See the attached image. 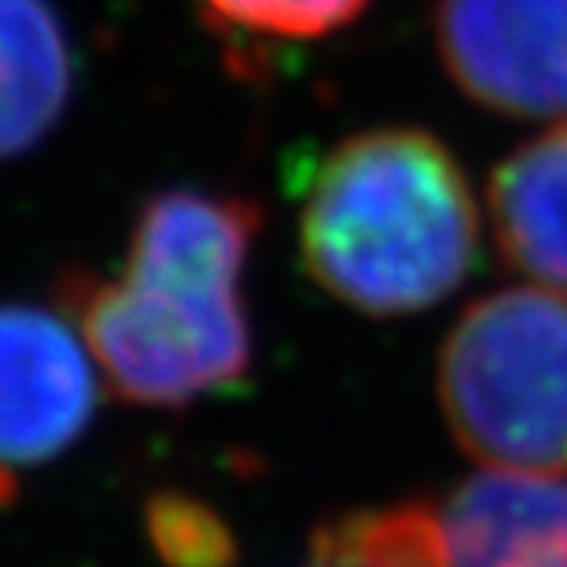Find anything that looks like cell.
<instances>
[{
    "label": "cell",
    "instance_id": "obj_9",
    "mask_svg": "<svg viewBox=\"0 0 567 567\" xmlns=\"http://www.w3.org/2000/svg\"><path fill=\"white\" fill-rule=\"evenodd\" d=\"M321 567H442L439 508L394 505L347 516L317 538Z\"/></svg>",
    "mask_w": 567,
    "mask_h": 567
},
{
    "label": "cell",
    "instance_id": "obj_5",
    "mask_svg": "<svg viewBox=\"0 0 567 567\" xmlns=\"http://www.w3.org/2000/svg\"><path fill=\"white\" fill-rule=\"evenodd\" d=\"M96 413V361L60 313L0 302V472L66 453Z\"/></svg>",
    "mask_w": 567,
    "mask_h": 567
},
{
    "label": "cell",
    "instance_id": "obj_7",
    "mask_svg": "<svg viewBox=\"0 0 567 567\" xmlns=\"http://www.w3.org/2000/svg\"><path fill=\"white\" fill-rule=\"evenodd\" d=\"M486 218L502 258L567 291V118L513 147L486 181Z\"/></svg>",
    "mask_w": 567,
    "mask_h": 567
},
{
    "label": "cell",
    "instance_id": "obj_6",
    "mask_svg": "<svg viewBox=\"0 0 567 567\" xmlns=\"http://www.w3.org/2000/svg\"><path fill=\"white\" fill-rule=\"evenodd\" d=\"M442 567H567V483L491 472L439 513Z\"/></svg>",
    "mask_w": 567,
    "mask_h": 567
},
{
    "label": "cell",
    "instance_id": "obj_4",
    "mask_svg": "<svg viewBox=\"0 0 567 567\" xmlns=\"http://www.w3.org/2000/svg\"><path fill=\"white\" fill-rule=\"evenodd\" d=\"M431 38L475 107L567 118V0H435Z\"/></svg>",
    "mask_w": 567,
    "mask_h": 567
},
{
    "label": "cell",
    "instance_id": "obj_3",
    "mask_svg": "<svg viewBox=\"0 0 567 567\" xmlns=\"http://www.w3.org/2000/svg\"><path fill=\"white\" fill-rule=\"evenodd\" d=\"M439 402L453 439L494 472H567V291L475 299L442 343Z\"/></svg>",
    "mask_w": 567,
    "mask_h": 567
},
{
    "label": "cell",
    "instance_id": "obj_8",
    "mask_svg": "<svg viewBox=\"0 0 567 567\" xmlns=\"http://www.w3.org/2000/svg\"><path fill=\"white\" fill-rule=\"evenodd\" d=\"M74 96V44L52 0H0V158L27 155Z\"/></svg>",
    "mask_w": 567,
    "mask_h": 567
},
{
    "label": "cell",
    "instance_id": "obj_1",
    "mask_svg": "<svg viewBox=\"0 0 567 567\" xmlns=\"http://www.w3.org/2000/svg\"><path fill=\"white\" fill-rule=\"evenodd\" d=\"M258 229L251 196L174 185L141 203L118 277H63L60 299L118 399L174 410L244 380V269Z\"/></svg>",
    "mask_w": 567,
    "mask_h": 567
},
{
    "label": "cell",
    "instance_id": "obj_2",
    "mask_svg": "<svg viewBox=\"0 0 567 567\" xmlns=\"http://www.w3.org/2000/svg\"><path fill=\"white\" fill-rule=\"evenodd\" d=\"M306 274L369 317L421 313L472 274L480 203L450 144L416 126L336 141L299 207Z\"/></svg>",
    "mask_w": 567,
    "mask_h": 567
},
{
    "label": "cell",
    "instance_id": "obj_11",
    "mask_svg": "<svg viewBox=\"0 0 567 567\" xmlns=\"http://www.w3.org/2000/svg\"><path fill=\"white\" fill-rule=\"evenodd\" d=\"M152 538L174 567H225L233 557L229 530L207 508L177 497L152 505Z\"/></svg>",
    "mask_w": 567,
    "mask_h": 567
},
{
    "label": "cell",
    "instance_id": "obj_10",
    "mask_svg": "<svg viewBox=\"0 0 567 567\" xmlns=\"http://www.w3.org/2000/svg\"><path fill=\"white\" fill-rule=\"evenodd\" d=\"M372 0H203L218 27L258 41H321L365 16Z\"/></svg>",
    "mask_w": 567,
    "mask_h": 567
}]
</instances>
